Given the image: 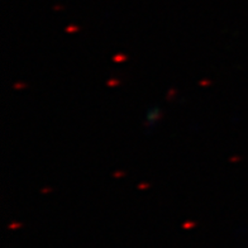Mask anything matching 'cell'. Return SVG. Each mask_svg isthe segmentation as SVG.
Wrapping results in <instances>:
<instances>
[{"mask_svg": "<svg viewBox=\"0 0 248 248\" xmlns=\"http://www.w3.org/2000/svg\"><path fill=\"white\" fill-rule=\"evenodd\" d=\"M158 118H160V109L157 108V107H154V108L148 111L147 115H146V124L147 125H152Z\"/></svg>", "mask_w": 248, "mask_h": 248, "instance_id": "1", "label": "cell"}]
</instances>
